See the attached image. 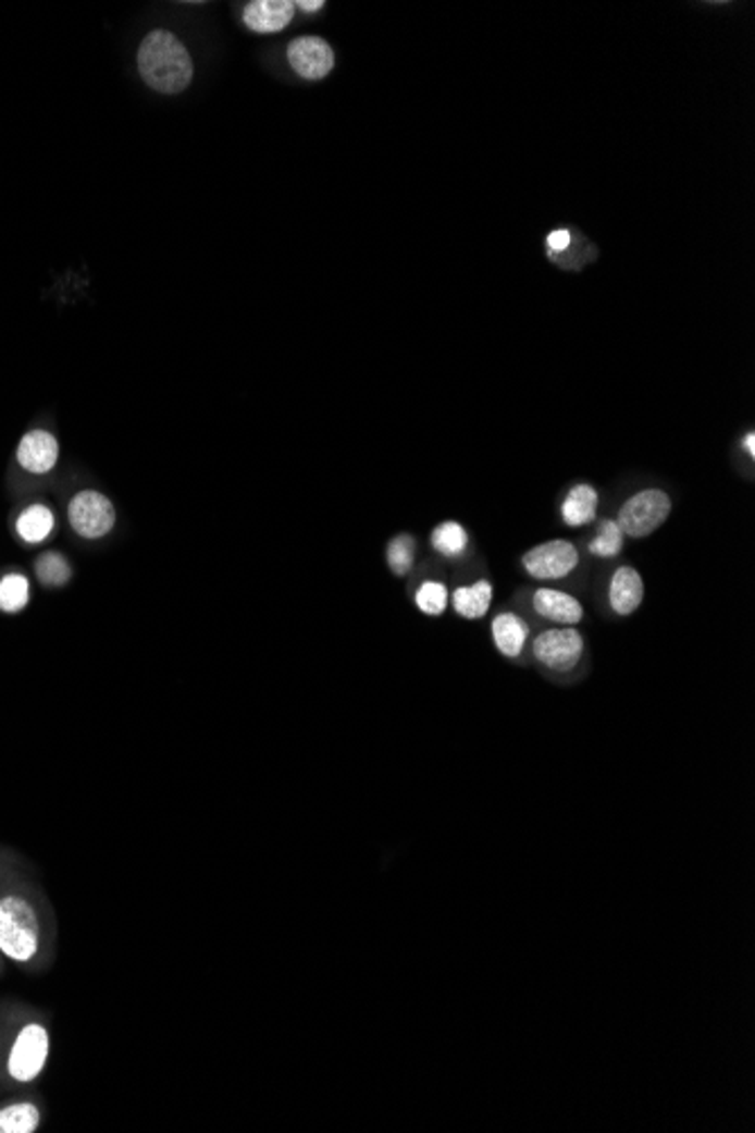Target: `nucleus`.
Instances as JSON below:
<instances>
[{
  "label": "nucleus",
  "instance_id": "obj_1",
  "mask_svg": "<svg viewBox=\"0 0 755 1133\" xmlns=\"http://www.w3.org/2000/svg\"><path fill=\"white\" fill-rule=\"evenodd\" d=\"M138 73L159 94H182L193 79L190 52L170 30H154L138 48Z\"/></svg>",
  "mask_w": 755,
  "mask_h": 1133
},
{
  "label": "nucleus",
  "instance_id": "obj_2",
  "mask_svg": "<svg viewBox=\"0 0 755 1133\" xmlns=\"http://www.w3.org/2000/svg\"><path fill=\"white\" fill-rule=\"evenodd\" d=\"M41 950V921L37 908L23 894L0 896V955L27 964Z\"/></svg>",
  "mask_w": 755,
  "mask_h": 1133
},
{
  "label": "nucleus",
  "instance_id": "obj_3",
  "mask_svg": "<svg viewBox=\"0 0 755 1133\" xmlns=\"http://www.w3.org/2000/svg\"><path fill=\"white\" fill-rule=\"evenodd\" d=\"M50 1057V1032L46 1025L25 1023L12 1038L8 1050V1074L16 1084H33L41 1077Z\"/></svg>",
  "mask_w": 755,
  "mask_h": 1133
},
{
  "label": "nucleus",
  "instance_id": "obj_4",
  "mask_svg": "<svg viewBox=\"0 0 755 1133\" xmlns=\"http://www.w3.org/2000/svg\"><path fill=\"white\" fill-rule=\"evenodd\" d=\"M672 514V498L660 489H645L631 496L618 512V526L624 537H652Z\"/></svg>",
  "mask_w": 755,
  "mask_h": 1133
},
{
  "label": "nucleus",
  "instance_id": "obj_5",
  "mask_svg": "<svg viewBox=\"0 0 755 1133\" xmlns=\"http://www.w3.org/2000/svg\"><path fill=\"white\" fill-rule=\"evenodd\" d=\"M520 564L530 577L541 579V582H557V579H566L574 572L579 566V550L572 541L552 539L528 550Z\"/></svg>",
  "mask_w": 755,
  "mask_h": 1133
},
{
  "label": "nucleus",
  "instance_id": "obj_6",
  "mask_svg": "<svg viewBox=\"0 0 755 1133\" xmlns=\"http://www.w3.org/2000/svg\"><path fill=\"white\" fill-rule=\"evenodd\" d=\"M584 636L574 627H555L539 633L534 641V656L549 670L570 673L584 656Z\"/></svg>",
  "mask_w": 755,
  "mask_h": 1133
},
{
  "label": "nucleus",
  "instance_id": "obj_7",
  "mask_svg": "<svg viewBox=\"0 0 755 1133\" xmlns=\"http://www.w3.org/2000/svg\"><path fill=\"white\" fill-rule=\"evenodd\" d=\"M69 520L79 537L100 539L113 530L115 509L102 493L79 491L69 505Z\"/></svg>",
  "mask_w": 755,
  "mask_h": 1133
},
{
  "label": "nucleus",
  "instance_id": "obj_8",
  "mask_svg": "<svg viewBox=\"0 0 755 1133\" xmlns=\"http://www.w3.org/2000/svg\"><path fill=\"white\" fill-rule=\"evenodd\" d=\"M287 62L304 79H324L335 66V52L324 39L299 37L287 46Z\"/></svg>",
  "mask_w": 755,
  "mask_h": 1133
},
{
  "label": "nucleus",
  "instance_id": "obj_9",
  "mask_svg": "<svg viewBox=\"0 0 755 1133\" xmlns=\"http://www.w3.org/2000/svg\"><path fill=\"white\" fill-rule=\"evenodd\" d=\"M534 612L549 623H557L559 627H574L584 620V606L577 598H572L566 591L557 589H539L532 598Z\"/></svg>",
  "mask_w": 755,
  "mask_h": 1133
},
{
  "label": "nucleus",
  "instance_id": "obj_10",
  "mask_svg": "<svg viewBox=\"0 0 755 1133\" xmlns=\"http://www.w3.org/2000/svg\"><path fill=\"white\" fill-rule=\"evenodd\" d=\"M57 457H60V444L46 430L27 432L16 448V459L21 467L39 476L54 469Z\"/></svg>",
  "mask_w": 755,
  "mask_h": 1133
},
{
  "label": "nucleus",
  "instance_id": "obj_11",
  "mask_svg": "<svg viewBox=\"0 0 755 1133\" xmlns=\"http://www.w3.org/2000/svg\"><path fill=\"white\" fill-rule=\"evenodd\" d=\"M645 598V582L643 575L638 572L633 566H620L616 568L611 584H608V602L618 616H631L641 608Z\"/></svg>",
  "mask_w": 755,
  "mask_h": 1133
},
{
  "label": "nucleus",
  "instance_id": "obj_12",
  "mask_svg": "<svg viewBox=\"0 0 755 1133\" xmlns=\"http://www.w3.org/2000/svg\"><path fill=\"white\" fill-rule=\"evenodd\" d=\"M295 8L289 0H253L245 8L243 21L249 30L260 35L281 33L295 19Z\"/></svg>",
  "mask_w": 755,
  "mask_h": 1133
},
{
  "label": "nucleus",
  "instance_id": "obj_13",
  "mask_svg": "<svg viewBox=\"0 0 755 1133\" xmlns=\"http://www.w3.org/2000/svg\"><path fill=\"white\" fill-rule=\"evenodd\" d=\"M491 633H493V643H496L500 654H505L509 658H518L522 654V650H525V643L530 638V627L516 614L505 612L491 620Z\"/></svg>",
  "mask_w": 755,
  "mask_h": 1133
},
{
  "label": "nucleus",
  "instance_id": "obj_14",
  "mask_svg": "<svg viewBox=\"0 0 755 1133\" xmlns=\"http://www.w3.org/2000/svg\"><path fill=\"white\" fill-rule=\"evenodd\" d=\"M599 507L597 489L591 484H577L570 489L561 505V518L568 528H584L595 520Z\"/></svg>",
  "mask_w": 755,
  "mask_h": 1133
},
{
  "label": "nucleus",
  "instance_id": "obj_15",
  "mask_svg": "<svg viewBox=\"0 0 755 1133\" xmlns=\"http://www.w3.org/2000/svg\"><path fill=\"white\" fill-rule=\"evenodd\" d=\"M493 602V584L488 579H478L475 584L459 587L453 591V608L469 620H480L488 614Z\"/></svg>",
  "mask_w": 755,
  "mask_h": 1133
},
{
  "label": "nucleus",
  "instance_id": "obj_16",
  "mask_svg": "<svg viewBox=\"0 0 755 1133\" xmlns=\"http://www.w3.org/2000/svg\"><path fill=\"white\" fill-rule=\"evenodd\" d=\"M41 1126V1109L33 1101H12L0 1107V1133H35Z\"/></svg>",
  "mask_w": 755,
  "mask_h": 1133
},
{
  "label": "nucleus",
  "instance_id": "obj_17",
  "mask_svg": "<svg viewBox=\"0 0 755 1133\" xmlns=\"http://www.w3.org/2000/svg\"><path fill=\"white\" fill-rule=\"evenodd\" d=\"M469 543H471L469 532L463 530V526L457 520H444L442 526H437L430 532V545L446 559H457L461 555H467Z\"/></svg>",
  "mask_w": 755,
  "mask_h": 1133
},
{
  "label": "nucleus",
  "instance_id": "obj_18",
  "mask_svg": "<svg viewBox=\"0 0 755 1133\" xmlns=\"http://www.w3.org/2000/svg\"><path fill=\"white\" fill-rule=\"evenodd\" d=\"M52 530L54 514L46 505L27 507L16 520V532L25 543H41L52 534Z\"/></svg>",
  "mask_w": 755,
  "mask_h": 1133
},
{
  "label": "nucleus",
  "instance_id": "obj_19",
  "mask_svg": "<svg viewBox=\"0 0 755 1133\" xmlns=\"http://www.w3.org/2000/svg\"><path fill=\"white\" fill-rule=\"evenodd\" d=\"M624 547V532L620 530L618 520H611V518H604L599 522V530L597 534L593 537V541L589 543V552L595 557H602V559H611V557H618L620 552Z\"/></svg>",
  "mask_w": 755,
  "mask_h": 1133
},
{
  "label": "nucleus",
  "instance_id": "obj_20",
  "mask_svg": "<svg viewBox=\"0 0 755 1133\" xmlns=\"http://www.w3.org/2000/svg\"><path fill=\"white\" fill-rule=\"evenodd\" d=\"M30 600V582L18 572H10L0 579V612L18 614Z\"/></svg>",
  "mask_w": 755,
  "mask_h": 1133
},
{
  "label": "nucleus",
  "instance_id": "obj_21",
  "mask_svg": "<svg viewBox=\"0 0 755 1133\" xmlns=\"http://www.w3.org/2000/svg\"><path fill=\"white\" fill-rule=\"evenodd\" d=\"M417 557V541L410 534H398L387 545V564L396 577H405Z\"/></svg>",
  "mask_w": 755,
  "mask_h": 1133
},
{
  "label": "nucleus",
  "instance_id": "obj_22",
  "mask_svg": "<svg viewBox=\"0 0 755 1133\" xmlns=\"http://www.w3.org/2000/svg\"><path fill=\"white\" fill-rule=\"evenodd\" d=\"M414 604L425 616H442L450 604L448 587L444 582H423L414 595Z\"/></svg>",
  "mask_w": 755,
  "mask_h": 1133
},
{
  "label": "nucleus",
  "instance_id": "obj_23",
  "mask_svg": "<svg viewBox=\"0 0 755 1133\" xmlns=\"http://www.w3.org/2000/svg\"><path fill=\"white\" fill-rule=\"evenodd\" d=\"M37 575L46 587H62L71 579V566L57 552H46L37 562Z\"/></svg>",
  "mask_w": 755,
  "mask_h": 1133
},
{
  "label": "nucleus",
  "instance_id": "obj_24",
  "mask_svg": "<svg viewBox=\"0 0 755 1133\" xmlns=\"http://www.w3.org/2000/svg\"><path fill=\"white\" fill-rule=\"evenodd\" d=\"M547 245H549L552 251H564V249H568V245H570V231H568V229H557V231H552V234L547 236Z\"/></svg>",
  "mask_w": 755,
  "mask_h": 1133
},
{
  "label": "nucleus",
  "instance_id": "obj_25",
  "mask_svg": "<svg viewBox=\"0 0 755 1133\" xmlns=\"http://www.w3.org/2000/svg\"><path fill=\"white\" fill-rule=\"evenodd\" d=\"M297 8H301L304 12H317L324 8V0H310V3L308 0H301V3H297Z\"/></svg>",
  "mask_w": 755,
  "mask_h": 1133
},
{
  "label": "nucleus",
  "instance_id": "obj_26",
  "mask_svg": "<svg viewBox=\"0 0 755 1133\" xmlns=\"http://www.w3.org/2000/svg\"><path fill=\"white\" fill-rule=\"evenodd\" d=\"M742 444H744L746 453H748L751 457H755V434H753V432H746V438H744Z\"/></svg>",
  "mask_w": 755,
  "mask_h": 1133
}]
</instances>
